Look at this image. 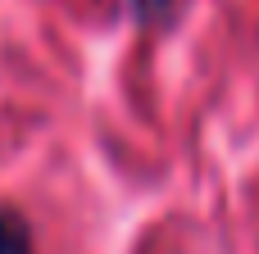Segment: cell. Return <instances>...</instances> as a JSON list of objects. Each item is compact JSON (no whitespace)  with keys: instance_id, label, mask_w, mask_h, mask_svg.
<instances>
[{"instance_id":"cell-2","label":"cell","mask_w":259,"mask_h":254,"mask_svg":"<svg viewBox=\"0 0 259 254\" xmlns=\"http://www.w3.org/2000/svg\"><path fill=\"white\" fill-rule=\"evenodd\" d=\"M178 5H182V0H132V9H137L141 23H164V18H173Z\"/></svg>"},{"instance_id":"cell-1","label":"cell","mask_w":259,"mask_h":254,"mask_svg":"<svg viewBox=\"0 0 259 254\" xmlns=\"http://www.w3.org/2000/svg\"><path fill=\"white\" fill-rule=\"evenodd\" d=\"M0 254H27V227L9 209H0Z\"/></svg>"}]
</instances>
